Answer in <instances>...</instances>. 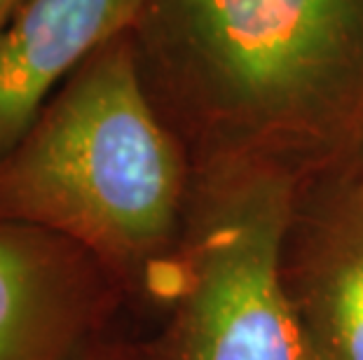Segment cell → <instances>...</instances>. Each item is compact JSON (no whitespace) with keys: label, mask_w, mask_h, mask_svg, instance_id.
Instances as JSON below:
<instances>
[{"label":"cell","mask_w":363,"mask_h":360,"mask_svg":"<svg viewBox=\"0 0 363 360\" xmlns=\"http://www.w3.org/2000/svg\"><path fill=\"white\" fill-rule=\"evenodd\" d=\"M131 35L192 166L363 178V0H145Z\"/></svg>","instance_id":"cell-1"},{"label":"cell","mask_w":363,"mask_h":360,"mask_svg":"<svg viewBox=\"0 0 363 360\" xmlns=\"http://www.w3.org/2000/svg\"><path fill=\"white\" fill-rule=\"evenodd\" d=\"M192 178L190 152L150 98L127 30L84 61L0 155V222L78 243L129 304L160 309Z\"/></svg>","instance_id":"cell-2"},{"label":"cell","mask_w":363,"mask_h":360,"mask_svg":"<svg viewBox=\"0 0 363 360\" xmlns=\"http://www.w3.org/2000/svg\"><path fill=\"white\" fill-rule=\"evenodd\" d=\"M303 182L274 166L195 164L183 241L152 360H305L284 281V243Z\"/></svg>","instance_id":"cell-3"},{"label":"cell","mask_w":363,"mask_h":360,"mask_svg":"<svg viewBox=\"0 0 363 360\" xmlns=\"http://www.w3.org/2000/svg\"><path fill=\"white\" fill-rule=\"evenodd\" d=\"M127 295L78 243L0 222V360H80Z\"/></svg>","instance_id":"cell-4"},{"label":"cell","mask_w":363,"mask_h":360,"mask_svg":"<svg viewBox=\"0 0 363 360\" xmlns=\"http://www.w3.org/2000/svg\"><path fill=\"white\" fill-rule=\"evenodd\" d=\"M284 281L305 360H363V178L303 185Z\"/></svg>","instance_id":"cell-5"},{"label":"cell","mask_w":363,"mask_h":360,"mask_svg":"<svg viewBox=\"0 0 363 360\" xmlns=\"http://www.w3.org/2000/svg\"><path fill=\"white\" fill-rule=\"evenodd\" d=\"M145 0H21L0 28V155L106 42L134 28Z\"/></svg>","instance_id":"cell-6"},{"label":"cell","mask_w":363,"mask_h":360,"mask_svg":"<svg viewBox=\"0 0 363 360\" xmlns=\"http://www.w3.org/2000/svg\"><path fill=\"white\" fill-rule=\"evenodd\" d=\"M80 360H152V351L150 342L127 339L113 332L96 342Z\"/></svg>","instance_id":"cell-7"},{"label":"cell","mask_w":363,"mask_h":360,"mask_svg":"<svg viewBox=\"0 0 363 360\" xmlns=\"http://www.w3.org/2000/svg\"><path fill=\"white\" fill-rule=\"evenodd\" d=\"M21 0H0V28L7 24V19L12 17L14 10L19 7Z\"/></svg>","instance_id":"cell-8"}]
</instances>
